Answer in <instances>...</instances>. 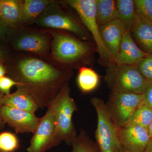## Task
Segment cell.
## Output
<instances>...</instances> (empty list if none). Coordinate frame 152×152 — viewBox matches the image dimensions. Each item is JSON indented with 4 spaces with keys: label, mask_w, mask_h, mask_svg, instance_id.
<instances>
[{
    "label": "cell",
    "mask_w": 152,
    "mask_h": 152,
    "mask_svg": "<svg viewBox=\"0 0 152 152\" xmlns=\"http://www.w3.org/2000/svg\"><path fill=\"white\" fill-rule=\"evenodd\" d=\"M137 66L149 84H152V54H148Z\"/></svg>",
    "instance_id": "cell-26"
},
{
    "label": "cell",
    "mask_w": 152,
    "mask_h": 152,
    "mask_svg": "<svg viewBox=\"0 0 152 152\" xmlns=\"http://www.w3.org/2000/svg\"><path fill=\"white\" fill-rule=\"evenodd\" d=\"M8 77L18 83L17 89L30 95L39 108L48 107L73 75L37 55L18 52L6 63Z\"/></svg>",
    "instance_id": "cell-1"
},
{
    "label": "cell",
    "mask_w": 152,
    "mask_h": 152,
    "mask_svg": "<svg viewBox=\"0 0 152 152\" xmlns=\"http://www.w3.org/2000/svg\"><path fill=\"white\" fill-rule=\"evenodd\" d=\"M148 55L137 45L130 31H125L119 50L115 58V64L137 65Z\"/></svg>",
    "instance_id": "cell-13"
},
{
    "label": "cell",
    "mask_w": 152,
    "mask_h": 152,
    "mask_svg": "<svg viewBox=\"0 0 152 152\" xmlns=\"http://www.w3.org/2000/svg\"><path fill=\"white\" fill-rule=\"evenodd\" d=\"M70 91L69 83H67L48 106L52 109L55 118L53 147L63 142L71 145L77 136L72 117L78 108L75 100L71 96Z\"/></svg>",
    "instance_id": "cell-3"
},
{
    "label": "cell",
    "mask_w": 152,
    "mask_h": 152,
    "mask_svg": "<svg viewBox=\"0 0 152 152\" xmlns=\"http://www.w3.org/2000/svg\"><path fill=\"white\" fill-rule=\"evenodd\" d=\"M64 2L75 10L92 37L97 48L101 64L107 67L114 64L101 38L99 26L96 20L95 0H68Z\"/></svg>",
    "instance_id": "cell-8"
},
{
    "label": "cell",
    "mask_w": 152,
    "mask_h": 152,
    "mask_svg": "<svg viewBox=\"0 0 152 152\" xmlns=\"http://www.w3.org/2000/svg\"><path fill=\"white\" fill-rule=\"evenodd\" d=\"M100 82V77L92 68L83 66L78 69L77 84L82 92H91L96 89Z\"/></svg>",
    "instance_id": "cell-21"
},
{
    "label": "cell",
    "mask_w": 152,
    "mask_h": 152,
    "mask_svg": "<svg viewBox=\"0 0 152 152\" xmlns=\"http://www.w3.org/2000/svg\"><path fill=\"white\" fill-rule=\"evenodd\" d=\"M18 85V83L10 77L4 76L0 78V93L4 95L10 94L12 87Z\"/></svg>",
    "instance_id": "cell-27"
},
{
    "label": "cell",
    "mask_w": 152,
    "mask_h": 152,
    "mask_svg": "<svg viewBox=\"0 0 152 152\" xmlns=\"http://www.w3.org/2000/svg\"><path fill=\"white\" fill-rule=\"evenodd\" d=\"M143 98V94L110 92L106 105L119 128L129 124Z\"/></svg>",
    "instance_id": "cell-9"
},
{
    "label": "cell",
    "mask_w": 152,
    "mask_h": 152,
    "mask_svg": "<svg viewBox=\"0 0 152 152\" xmlns=\"http://www.w3.org/2000/svg\"><path fill=\"white\" fill-rule=\"evenodd\" d=\"M53 0H24L22 5V26L32 25Z\"/></svg>",
    "instance_id": "cell-19"
},
{
    "label": "cell",
    "mask_w": 152,
    "mask_h": 152,
    "mask_svg": "<svg viewBox=\"0 0 152 152\" xmlns=\"http://www.w3.org/2000/svg\"></svg>",
    "instance_id": "cell-36"
},
{
    "label": "cell",
    "mask_w": 152,
    "mask_h": 152,
    "mask_svg": "<svg viewBox=\"0 0 152 152\" xmlns=\"http://www.w3.org/2000/svg\"><path fill=\"white\" fill-rule=\"evenodd\" d=\"M96 20L99 26L118 18L116 1L95 0Z\"/></svg>",
    "instance_id": "cell-20"
},
{
    "label": "cell",
    "mask_w": 152,
    "mask_h": 152,
    "mask_svg": "<svg viewBox=\"0 0 152 152\" xmlns=\"http://www.w3.org/2000/svg\"><path fill=\"white\" fill-rule=\"evenodd\" d=\"M1 116L5 124L20 134L34 133L40 119L35 114L5 105L2 107Z\"/></svg>",
    "instance_id": "cell-11"
},
{
    "label": "cell",
    "mask_w": 152,
    "mask_h": 152,
    "mask_svg": "<svg viewBox=\"0 0 152 152\" xmlns=\"http://www.w3.org/2000/svg\"><path fill=\"white\" fill-rule=\"evenodd\" d=\"M131 32L143 51L152 54V23L139 17Z\"/></svg>",
    "instance_id": "cell-18"
},
{
    "label": "cell",
    "mask_w": 152,
    "mask_h": 152,
    "mask_svg": "<svg viewBox=\"0 0 152 152\" xmlns=\"http://www.w3.org/2000/svg\"><path fill=\"white\" fill-rule=\"evenodd\" d=\"M102 40L113 62L118 52L125 31L118 19L99 26Z\"/></svg>",
    "instance_id": "cell-14"
},
{
    "label": "cell",
    "mask_w": 152,
    "mask_h": 152,
    "mask_svg": "<svg viewBox=\"0 0 152 152\" xmlns=\"http://www.w3.org/2000/svg\"><path fill=\"white\" fill-rule=\"evenodd\" d=\"M3 105L8 106L35 114L39 108L32 97L24 91L17 89L15 92L4 95Z\"/></svg>",
    "instance_id": "cell-16"
},
{
    "label": "cell",
    "mask_w": 152,
    "mask_h": 152,
    "mask_svg": "<svg viewBox=\"0 0 152 152\" xmlns=\"http://www.w3.org/2000/svg\"><path fill=\"white\" fill-rule=\"evenodd\" d=\"M118 20L125 31H130L138 20L133 0L116 1Z\"/></svg>",
    "instance_id": "cell-17"
},
{
    "label": "cell",
    "mask_w": 152,
    "mask_h": 152,
    "mask_svg": "<svg viewBox=\"0 0 152 152\" xmlns=\"http://www.w3.org/2000/svg\"><path fill=\"white\" fill-rule=\"evenodd\" d=\"M4 95L0 93V129H2L4 126L5 123L2 119L1 116V109L3 106L2 99Z\"/></svg>",
    "instance_id": "cell-31"
},
{
    "label": "cell",
    "mask_w": 152,
    "mask_h": 152,
    "mask_svg": "<svg viewBox=\"0 0 152 152\" xmlns=\"http://www.w3.org/2000/svg\"><path fill=\"white\" fill-rule=\"evenodd\" d=\"M10 30L0 22V42H6Z\"/></svg>",
    "instance_id": "cell-29"
},
{
    "label": "cell",
    "mask_w": 152,
    "mask_h": 152,
    "mask_svg": "<svg viewBox=\"0 0 152 152\" xmlns=\"http://www.w3.org/2000/svg\"><path fill=\"white\" fill-rule=\"evenodd\" d=\"M23 0H0V22L7 27L22 26Z\"/></svg>",
    "instance_id": "cell-15"
},
{
    "label": "cell",
    "mask_w": 152,
    "mask_h": 152,
    "mask_svg": "<svg viewBox=\"0 0 152 152\" xmlns=\"http://www.w3.org/2000/svg\"><path fill=\"white\" fill-rule=\"evenodd\" d=\"M7 73V68L2 63H0V78L5 75Z\"/></svg>",
    "instance_id": "cell-32"
},
{
    "label": "cell",
    "mask_w": 152,
    "mask_h": 152,
    "mask_svg": "<svg viewBox=\"0 0 152 152\" xmlns=\"http://www.w3.org/2000/svg\"><path fill=\"white\" fill-rule=\"evenodd\" d=\"M134 2L138 16L152 23V0H134Z\"/></svg>",
    "instance_id": "cell-25"
},
{
    "label": "cell",
    "mask_w": 152,
    "mask_h": 152,
    "mask_svg": "<svg viewBox=\"0 0 152 152\" xmlns=\"http://www.w3.org/2000/svg\"><path fill=\"white\" fill-rule=\"evenodd\" d=\"M51 35L50 62L68 71L91 64L97 52L94 42L83 40L72 34L60 30L45 29Z\"/></svg>",
    "instance_id": "cell-2"
},
{
    "label": "cell",
    "mask_w": 152,
    "mask_h": 152,
    "mask_svg": "<svg viewBox=\"0 0 152 152\" xmlns=\"http://www.w3.org/2000/svg\"><path fill=\"white\" fill-rule=\"evenodd\" d=\"M120 152H132L130 151H128V150L122 147L121 149L120 150Z\"/></svg>",
    "instance_id": "cell-35"
},
{
    "label": "cell",
    "mask_w": 152,
    "mask_h": 152,
    "mask_svg": "<svg viewBox=\"0 0 152 152\" xmlns=\"http://www.w3.org/2000/svg\"><path fill=\"white\" fill-rule=\"evenodd\" d=\"M104 81L113 92L143 94L149 85L137 65L113 64L106 67Z\"/></svg>",
    "instance_id": "cell-6"
},
{
    "label": "cell",
    "mask_w": 152,
    "mask_h": 152,
    "mask_svg": "<svg viewBox=\"0 0 152 152\" xmlns=\"http://www.w3.org/2000/svg\"><path fill=\"white\" fill-rule=\"evenodd\" d=\"M152 121V107L144 98L129 124H136L148 129Z\"/></svg>",
    "instance_id": "cell-22"
},
{
    "label": "cell",
    "mask_w": 152,
    "mask_h": 152,
    "mask_svg": "<svg viewBox=\"0 0 152 152\" xmlns=\"http://www.w3.org/2000/svg\"><path fill=\"white\" fill-rule=\"evenodd\" d=\"M52 40L46 30L28 26L11 29L7 39L15 51L33 54L50 62Z\"/></svg>",
    "instance_id": "cell-5"
},
{
    "label": "cell",
    "mask_w": 152,
    "mask_h": 152,
    "mask_svg": "<svg viewBox=\"0 0 152 152\" xmlns=\"http://www.w3.org/2000/svg\"><path fill=\"white\" fill-rule=\"evenodd\" d=\"M143 95L145 100L152 107V84L148 85Z\"/></svg>",
    "instance_id": "cell-30"
},
{
    "label": "cell",
    "mask_w": 152,
    "mask_h": 152,
    "mask_svg": "<svg viewBox=\"0 0 152 152\" xmlns=\"http://www.w3.org/2000/svg\"><path fill=\"white\" fill-rule=\"evenodd\" d=\"M71 145L72 146L71 152H100L96 143L83 130L80 131Z\"/></svg>",
    "instance_id": "cell-23"
},
{
    "label": "cell",
    "mask_w": 152,
    "mask_h": 152,
    "mask_svg": "<svg viewBox=\"0 0 152 152\" xmlns=\"http://www.w3.org/2000/svg\"><path fill=\"white\" fill-rule=\"evenodd\" d=\"M44 29L64 31L81 39L92 41V37L79 17L64 8L62 1H53L32 25Z\"/></svg>",
    "instance_id": "cell-4"
},
{
    "label": "cell",
    "mask_w": 152,
    "mask_h": 152,
    "mask_svg": "<svg viewBox=\"0 0 152 152\" xmlns=\"http://www.w3.org/2000/svg\"><path fill=\"white\" fill-rule=\"evenodd\" d=\"M122 148L132 152H144L151 137L146 128L129 124L119 129Z\"/></svg>",
    "instance_id": "cell-12"
},
{
    "label": "cell",
    "mask_w": 152,
    "mask_h": 152,
    "mask_svg": "<svg viewBox=\"0 0 152 152\" xmlns=\"http://www.w3.org/2000/svg\"><path fill=\"white\" fill-rule=\"evenodd\" d=\"M147 129H148L150 137H151V138H152V121L151 124H150L149 126L148 127Z\"/></svg>",
    "instance_id": "cell-34"
},
{
    "label": "cell",
    "mask_w": 152,
    "mask_h": 152,
    "mask_svg": "<svg viewBox=\"0 0 152 152\" xmlns=\"http://www.w3.org/2000/svg\"><path fill=\"white\" fill-rule=\"evenodd\" d=\"M91 102L97 117L95 138L100 152H120L122 146L119 128L110 115L106 103L103 100L98 97L92 98Z\"/></svg>",
    "instance_id": "cell-7"
},
{
    "label": "cell",
    "mask_w": 152,
    "mask_h": 152,
    "mask_svg": "<svg viewBox=\"0 0 152 152\" xmlns=\"http://www.w3.org/2000/svg\"><path fill=\"white\" fill-rule=\"evenodd\" d=\"M40 118L39 122L31 139L27 152H46L53 147V138L54 132V114L50 107Z\"/></svg>",
    "instance_id": "cell-10"
},
{
    "label": "cell",
    "mask_w": 152,
    "mask_h": 152,
    "mask_svg": "<svg viewBox=\"0 0 152 152\" xmlns=\"http://www.w3.org/2000/svg\"><path fill=\"white\" fill-rule=\"evenodd\" d=\"M6 42H0V63H6L8 61L12 53L6 45Z\"/></svg>",
    "instance_id": "cell-28"
},
{
    "label": "cell",
    "mask_w": 152,
    "mask_h": 152,
    "mask_svg": "<svg viewBox=\"0 0 152 152\" xmlns=\"http://www.w3.org/2000/svg\"><path fill=\"white\" fill-rule=\"evenodd\" d=\"M20 147L16 135L9 132L0 133V152H14Z\"/></svg>",
    "instance_id": "cell-24"
},
{
    "label": "cell",
    "mask_w": 152,
    "mask_h": 152,
    "mask_svg": "<svg viewBox=\"0 0 152 152\" xmlns=\"http://www.w3.org/2000/svg\"><path fill=\"white\" fill-rule=\"evenodd\" d=\"M144 152H152V138L150 140Z\"/></svg>",
    "instance_id": "cell-33"
}]
</instances>
